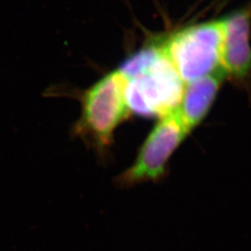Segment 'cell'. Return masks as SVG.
I'll return each instance as SVG.
<instances>
[{"mask_svg":"<svg viewBox=\"0 0 251 251\" xmlns=\"http://www.w3.org/2000/svg\"><path fill=\"white\" fill-rule=\"evenodd\" d=\"M118 69L126 77V101L131 115L159 119L177 110L184 83L160 41L131 54Z\"/></svg>","mask_w":251,"mask_h":251,"instance_id":"cell-1","label":"cell"},{"mask_svg":"<svg viewBox=\"0 0 251 251\" xmlns=\"http://www.w3.org/2000/svg\"><path fill=\"white\" fill-rule=\"evenodd\" d=\"M223 41L222 19L183 27L160 42L185 85L222 69Z\"/></svg>","mask_w":251,"mask_h":251,"instance_id":"cell-3","label":"cell"},{"mask_svg":"<svg viewBox=\"0 0 251 251\" xmlns=\"http://www.w3.org/2000/svg\"><path fill=\"white\" fill-rule=\"evenodd\" d=\"M224 41L222 69L226 78L238 86L251 85V7L239 9L223 19Z\"/></svg>","mask_w":251,"mask_h":251,"instance_id":"cell-5","label":"cell"},{"mask_svg":"<svg viewBox=\"0 0 251 251\" xmlns=\"http://www.w3.org/2000/svg\"><path fill=\"white\" fill-rule=\"evenodd\" d=\"M190 134L177 110L158 119L141 145L133 164L116 178L127 189L144 182H159L168 174L171 156Z\"/></svg>","mask_w":251,"mask_h":251,"instance_id":"cell-4","label":"cell"},{"mask_svg":"<svg viewBox=\"0 0 251 251\" xmlns=\"http://www.w3.org/2000/svg\"><path fill=\"white\" fill-rule=\"evenodd\" d=\"M126 77L119 69L102 75L90 88L75 91L80 101L78 119L71 132L99 155L106 158L117 127L131 116L125 98Z\"/></svg>","mask_w":251,"mask_h":251,"instance_id":"cell-2","label":"cell"},{"mask_svg":"<svg viewBox=\"0 0 251 251\" xmlns=\"http://www.w3.org/2000/svg\"><path fill=\"white\" fill-rule=\"evenodd\" d=\"M225 79V72L219 69L184 85L177 111L190 133L206 118Z\"/></svg>","mask_w":251,"mask_h":251,"instance_id":"cell-6","label":"cell"}]
</instances>
